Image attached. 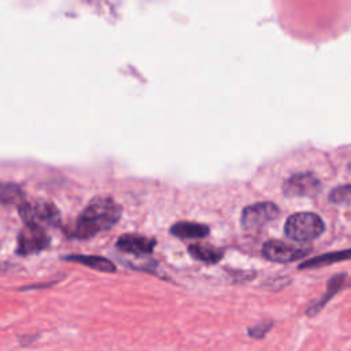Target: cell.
I'll return each mask as SVG.
<instances>
[{
    "mask_svg": "<svg viewBox=\"0 0 351 351\" xmlns=\"http://www.w3.org/2000/svg\"><path fill=\"white\" fill-rule=\"evenodd\" d=\"M156 245V240L152 237L134 234V233H126L118 237L117 240V248L122 252L132 254V255H148L154 251Z\"/></svg>",
    "mask_w": 351,
    "mask_h": 351,
    "instance_id": "cell-8",
    "label": "cell"
},
{
    "mask_svg": "<svg viewBox=\"0 0 351 351\" xmlns=\"http://www.w3.org/2000/svg\"><path fill=\"white\" fill-rule=\"evenodd\" d=\"M348 259H350V250L326 252V254H322L319 256H314V258L306 261L304 263L299 265V269L322 267V266H328V265H332V263H336V262H341V261H348Z\"/></svg>",
    "mask_w": 351,
    "mask_h": 351,
    "instance_id": "cell-13",
    "label": "cell"
},
{
    "mask_svg": "<svg viewBox=\"0 0 351 351\" xmlns=\"http://www.w3.org/2000/svg\"><path fill=\"white\" fill-rule=\"evenodd\" d=\"M62 259L75 262L104 273H114L117 270L115 265L110 259L97 256V255H67V256H63Z\"/></svg>",
    "mask_w": 351,
    "mask_h": 351,
    "instance_id": "cell-11",
    "label": "cell"
},
{
    "mask_svg": "<svg viewBox=\"0 0 351 351\" xmlns=\"http://www.w3.org/2000/svg\"><path fill=\"white\" fill-rule=\"evenodd\" d=\"M280 215V208L271 202H261L247 206L241 213V226L248 232H256L274 221Z\"/></svg>",
    "mask_w": 351,
    "mask_h": 351,
    "instance_id": "cell-4",
    "label": "cell"
},
{
    "mask_svg": "<svg viewBox=\"0 0 351 351\" xmlns=\"http://www.w3.org/2000/svg\"><path fill=\"white\" fill-rule=\"evenodd\" d=\"M49 245V236L44 226L34 223H25L18 234L16 252L19 255L37 254Z\"/></svg>",
    "mask_w": 351,
    "mask_h": 351,
    "instance_id": "cell-5",
    "label": "cell"
},
{
    "mask_svg": "<svg viewBox=\"0 0 351 351\" xmlns=\"http://www.w3.org/2000/svg\"><path fill=\"white\" fill-rule=\"evenodd\" d=\"M329 200L332 203H336V204H348L350 203V186L348 185H343L340 188H336L330 193Z\"/></svg>",
    "mask_w": 351,
    "mask_h": 351,
    "instance_id": "cell-16",
    "label": "cell"
},
{
    "mask_svg": "<svg viewBox=\"0 0 351 351\" xmlns=\"http://www.w3.org/2000/svg\"><path fill=\"white\" fill-rule=\"evenodd\" d=\"M273 324H274V322H273L271 319H263V321L258 322L256 325L251 326V328L248 329V335H250L251 337H254V339H262V337L271 329Z\"/></svg>",
    "mask_w": 351,
    "mask_h": 351,
    "instance_id": "cell-15",
    "label": "cell"
},
{
    "mask_svg": "<svg viewBox=\"0 0 351 351\" xmlns=\"http://www.w3.org/2000/svg\"><path fill=\"white\" fill-rule=\"evenodd\" d=\"M321 191L319 180L311 173H299L289 177L284 185L282 192L289 197L295 196H315Z\"/></svg>",
    "mask_w": 351,
    "mask_h": 351,
    "instance_id": "cell-7",
    "label": "cell"
},
{
    "mask_svg": "<svg viewBox=\"0 0 351 351\" xmlns=\"http://www.w3.org/2000/svg\"><path fill=\"white\" fill-rule=\"evenodd\" d=\"M19 215L25 223L56 226L60 223V213L55 204L47 200H23L19 206Z\"/></svg>",
    "mask_w": 351,
    "mask_h": 351,
    "instance_id": "cell-3",
    "label": "cell"
},
{
    "mask_svg": "<svg viewBox=\"0 0 351 351\" xmlns=\"http://www.w3.org/2000/svg\"><path fill=\"white\" fill-rule=\"evenodd\" d=\"M347 284V273H340V274H336L333 276L329 281H328V285H326V291L324 293V296L317 302L314 303L313 306H310L307 310H306V314L308 317H314L318 311H321L324 308V306L333 298V295L336 292H339L340 289L344 288V285Z\"/></svg>",
    "mask_w": 351,
    "mask_h": 351,
    "instance_id": "cell-9",
    "label": "cell"
},
{
    "mask_svg": "<svg viewBox=\"0 0 351 351\" xmlns=\"http://www.w3.org/2000/svg\"><path fill=\"white\" fill-rule=\"evenodd\" d=\"M189 254L197 259V261H202L204 263H217L222 259L223 256V251L219 250V248H215L213 245H208V244H200V243H196V244H191L189 245Z\"/></svg>",
    "mask_w": 351,
    "mask_h": 351,
    "instance_id": "cell-12",
    "label": "cell"
},
{
    "mask_svg": "<svg viewBox=\"0 0 351 351\" xmlns=\"http://www.w3.org/2000/svg\"><path fill=\"white\" fill-rule=\"evenodd\" d=\"M170 233L180 239H204L210 233V228L203 223L181 221L170 228Z\"/></svg>",
    "mask_w": 351,
    "mask_h": 351,
    "instance_id": "cell-10",
    "label": "cell"
},
{
    "mask_svg": "<svg viewBox=\"0 0 351 351\" xmlns=\"http://www.w3.org/2000/svg\"><path fill=\"white\" fill-rule=\"evenodd\" d=\"M325 230L322 218L314 213H296L288 217L284 233L288 239L306 243L317 239Z\"/></svg>",
    "mask_w": 351,
    "mask_h": 351,
    "instance_id": "cell-2",
    "label": "cell"
},
{
    "mask_svg": "<svg viewBox=\"0 0 351 351\" xmlns=\"http://www.w3.org/2000/svg\"><path fill=\"white\" fill-rule=\"evenodd\" d=\"M308 248L296 247L293 244L281 240H269L262 247V254L267 261L277 263H288L304 258L308 254Z\"/></svg>",
    "mask_w": 351,
    "mask_h": 351,
    "instance_id": "cell-6",
    "label": "cell"
},
{
    "mask_svg": "<svg viewBox=\"0 0 351 351\" xmlns=\"http://www.w3.org/2000/svg\"><path fill=\"white\" fill-rule=\"evenodd\" d=\"M25 200L22 188L12 182H0V204H21Z\"/></svg>",
    "mask_w": 351,
    "mask_h": 351,
    "instance_id": "cell-14",
    "label": "cell"
},
{
    "mask_svg": "<svg viewBox=\"0 0 351 351\" xmlns=\"http://www.w3.org/2000/svg\"><path fill=\"white\" fill-rule=\"evenodd\" d=\"M122 208L111 197L97 196L81 213L70 236L75 239H90L95 234L111 229L121 218Z\"/></svg>",
    "mask_w": 351,
    "mask_h": 351,
    "instance_id": "cell-1",
    "label": "cell"
}]
</instances>
